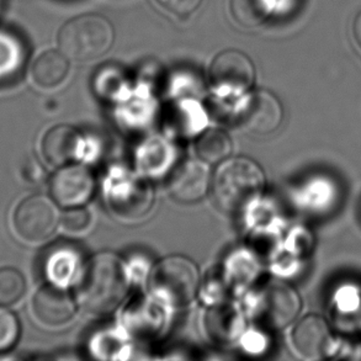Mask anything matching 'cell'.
<instances>
[{"instance_id": "cell-7", "label": "cell", "mask_w": 361, "mask_h": 361, "mask_svg": "<svg viewBox=\"0 0 361 361\" xmlns=\"http://www.w3.org/2000/svg\"><path fill=\"white\" fill-rule=\"evenodd\" d=\"M61 225L56 201L49 196L35 194L20 202L14 214L15 230L30 243L49 240Z\"/></svg>"}, {"instance_id": "cell-21", "label": "cell", "mask_w": 361, "mask_h": 361, "mask_svg": "<svg viewBox=\"0 0 361 361\" xmlns=\"http://www.w3.org/2000/svg\"><path fill=\"white\" fill-rule=\"evenodd\" d=\"M231 9L237 23L244 26H255L267 19L269 5L267 0H232Z\"/></svg>"}, {"instance_id": "cell-24", "label": "cell", "mask_w": 361, "mask_h": 361, "mask_svg": "<svg viewBox=\"0 0 361 361\" xmlns=\"http://www.w3.org/2000/svg\"><path fill=\"white\" fill-rule=\"evenodd\" d=\"M92 225V215L84 206L69 207L61 215V226L69 233H83Z\"/></svg>"}, {"instance_id": "cell-23", "label": "cell", "mask_w": 361, "mask_h": 361, "mask_svg": "<svg viewBox=\"0 0 361 361\" xmlns=\"http://www.w3.org/2000/svg\"><path fill=\"white\" fill-rule=\"evenodd\" d=\"M20 336V323L14 313L0 306V353L14 347Z\"/></svg>"}, {"instance_id": "cell-6", "label": "cell", "mask_w": 361, "mask_h": 361, "mask_svg": "<svg viewBox=\"0 0 361 361\" xmlns=\"http://www.w3.org/2000/svg\"><path fill=\"white\" fill-rule=\"evenodd\" d=\"M211 87L222 97L245 95L255 82L252 59L238 49H226L212 59L209 72Z\"/></svg>"}, {"instance_id": "cell-8", "label": "cell", "mask_w": 361, "mask_h": 361, "mask_svg": "<svg viewBox=\"0 0 361 361\" xmlns=\"http://www.w3.org/2000/svg\"><path fill=\"white\" fill-rule=\"evenodd\" d=\"M283 120V108L271 92L258 89L245 94L235 110V122L240 130L254 136H268L279 130Z\"/></svg>"}, {"instance_id": "cell-1", "label": "cell", "mask_w": 361, "mask_h": 361, "mask_svg": "<svg viewBox=\"0 0 361 361\" xmlns=\"http://www.w3.org/2000/svg\"><path fill=\"white\" fill-rule=\"evenodd\" d=\"M130 290L126 265L111 252L95 254L79 276L77 298L87 312L95 316L113 313Z\"/></svg>"}, {"instance_id": "cell-17", "label": "cell", "mask_w": 361, "mask_h": 361, "mask_svg": "<svg viewBox=\"0 0 361 361\" xmlns=\"http://www.w3.org/2000/svg\"><path fill=\"white\" fill-rule=\"evenodd\" d=\"M205 121L204 113L197 104H176L166 116V128L173 136H195L202 131Z\"/></svg>"}, {"instance_id": "cell-27", "label": "cell", "mask_w": 361, "mask_h": 361, "mask_svg": "<svg viewBox=\"0 0 361 361\" xmlns=\"http://www.w3.org/2000/svg\"><path fill=\"white\" fill-rule=\"evenodd\" d=\"M353 34H354V39L357 41L359 49H361V11L357 15L355 20H354V24H353Z\"/></svg>"}, {"instance_id": "cell-15", "label": "cell", "mask_w": 361, "mask_h": 361, "mask_svg": "<svg viewBox=\"0 0 361 361\" xmlns=\"http://www.w3.org/2000/svg\"><path fill=\"white\" fill-rule=\"evenodd\" d=\"M83 147L80 132L71 125L51 127L41 142V151L44 159L54 166H67L77 161Z\"/></svg>"}, {"instance_id": "cell-12", "label": "cell", "mask_w": 361, "mask_h": 361, "mask_svg": "<svg viewBox=\"0 0 361 361\" xmlns=\"http://www.w3.org/2000/svg\"><path fill=\"white\" fill-rule=\"evenodd\" d=\"M291 342L303 359H322L332 347V331L322 316L307 314L296 323L291 333Z\"/></svg>"}, {"instance_id": "cell-13", "label": "cell", "mask_w": 361, "mask_h": 361, "mask_svg": "<svg viewBox=\"0 0 361 361\" xmlns=\"http://www.w3.org/2000/svg\"><path fill=\"white\" fill-rule=\"evenodd\" d=\"M109 205L114 212L126 220H138L147 215L153 205V190L146 181L123 179L120 185L111 186L108 194Z\"/></svg>"}, {"instance_id": "cell-2", "label": "cell", "mask_w": 361, "mask_h": 361, "mask_svg": "<svg viewBox=\"0 0 361 361\" xmlns=\"http://www.w3.org/2000/svg\"><path fill=\"white\" fill-rule=\"evenodd\" d=\"M265 185V173L257 161L247 157H230L212 176L211 197L219 210L240 215L260 200Z\"/></svg>"}, {"instance_id": "cell-9", "label": "cell", "mask_w": 361, "mask_h": 361, "mask_svg": "<svg viewBox=\"0 0 361 361\" xmlns=\"http://www.w3.org/2000/svg\"><path fill=\"white\" fill-rule=\"evenodd\" d=\"M97 190V179L88 166L75 163L59 166L49 181V191L56 204L69 207L84 206Z\"/></svg>"}, {"instance_id": "cell-18", "label": "cell", "mask_w": 361, "mask_h": 361, "mask_svg": "<svg viewBox=\"0 0 361 361\" xmlns=\"http://www.w3.org/2000/svg\"><path fill=\"white\" fill-rule=\"evenodd\" d=\"M207 331L211 337L220 343H231L238 337L243 321L240 313L230 305H222L207 311Z\"/></svg>"}, {"instance_id": "cell-5", "label": "cell", "mask_w": 361, "mask_h": 361, "mask_svg": "<svg viewBox=\"0 0 361 361\" xmlns=\"http://www.w3.org/2000/svg\"><path fill=\"white\" fill-rule=\"evenodd\" d=\"M302 308L298 291L288 283L273 280L258 295L254 318L270 331H280L296 319Z\"/></svg>"}, {"instance_id": "cell-19", "label": "cell", "mask_w": 361, "mask_h": 361, "mask_svg": "<svg viewBox=\"0 0 361 361\" xmlns=\"http://www.w3.org/2000/svg\"><path fill=\"white\" fill-rule=\"evenodd\" d=\"M199 159L207 164H220L230 158L233 152V142L230 135L220 128L201 132L195 145Z\"/></svg>"}, {"instance_id": "cell-14", "label": "cell", "mask_w": 361, "mask_h": 361, "mask_svg": "<svg viewBox=\"0 0 361 361\" xmlns=\"http://www.w3.org/2000/svg\"><path fill=\"white\" fill-rule=\"evenodd\" d=\"M79 249L69 243L54 244L42 258V274L49 283L67 288L80 276L84 265Z\"/></svg>"}, {"instance_id": "cell-4", "label": "cell", "mask_w": 361, "mask_h": 361, "mask_svg": "<svg viewBox=\"0 0 361 361\" xmlns=\"http://www.w3.org/2000/svg\"><path fill=\"white\" fill-rule=\"evenodd\" d=\"M200 269L184 255H169L152 269L149 288L163 302L185 306L195 300L200 288Z\"/></svg>"}, {"instance_id": "cell-26", "label": "cell", "mask_w": 361, "mask_h": 361, "mask_svg": "<svg viewBox=\"0 0 361 361\" xmlns=\"http://www.w3.org/2000/svg\"><path fill=\"white\" fill-rule=\"evenodd\" d=\"M44 174V168L39 166V161L36 159H30L27 163H25L24 174L23 176L26 178V180L31 181V183L42 180Z\"/></svg>"}, {"instance_id": "cell-11", "label": "cell", "mask_w": 361, "mask_h": 361, "mask_svg": "<svg viewBox=\"0 0 361 361\" xmlns=\"http://www.w3.org/2000/svg\"><path fill=\"white\" fill-rule=\"evenodd\" d=\"M77 302L67 288L49 283L35 293L32 310L39 322L49 327H59L73 319L78 308Z\"/></svg>"}, {"instance_id": "cell-22", "label": "cell", "mask_w": 361, "mask_h": 361, "mask_svg": "<svg viewBox=\"0 0 361 361\" xmlns=\"http://www.w3.org/2000/svg\"><path fill=\"white\" fill-rule=\"evenodd\" d=\"M26 290L23 274L14 268L0 269V306H9L18 302Z\"/></svg>"}, {"instance_id": "cell-20", "label": "cell", "mask_w": 361, "mask_h": 361, "mask_svg": "<svg viewBox=\"0 0 361 361\" xmlns=\"http://www.w3.org/2000/svg\"><path fill=\"white\" fill-rule=\"evenodd\" d=\"M142 303H138L136 307L130 311H127L126 324L128 328H131L135 334H141V336H149L151 333H156L157 329L151 322H148V318L161 321V308L158 310L153 301L149 300H141Z\"/></svg>"}, {"instance_id": "cell-16", "label": "cell", "mask_w": 361, "mask_h": 361, "mask_svg": "<svg viewBox=\"0 0 361 361\" xmlns=\"http://www.w3.org/2000/svg\"><path fill=\"white\" fill-rule=\"evenodd\" d=\"M69 72V59L61 51H46L39 54L32 66V79L39 87L56 88L64 82Z\"/></svg>"}, {"instance_id": "cell-3", "label": "cell", "mask_w": 361, "mask_h": 361, "mask_svg": "<svg viewBox=\"0 0 361 361\" xmlns=\"http://www.w3.org/2000/svg\"><path fill=\"white\" fill-rule=\"evenodd\" d=\"M114 41L113 24L102 15H79L59 30V51L69 61L85 62L99 59L113 47Z\"/></svg>"}, {"instance_id": "cell-10", "label": "cell", "mask_w": 361, "mask_h": 361, "mask_svg": "<svg viewBox=\"0 0 361 361\" xmlns=\"http://www.w3.org/2000/svg\"><path fill=\"white\" fill-rule=\"evenodd\" d=\"M211 180L212 176L207 163L201 159H186L171 171L168 190L176 202L190 205L207 195Z\"/></svg>"}, {"instance_id": "cell-25", "label": "cell", "mask_w": 361, "mask_h": 361, "mask_svg": "<svg viewBox=\"0 0 361 361\" xmlns=\"http://www.w3.org/2000/svg\"><path fill=\"white\" fill-rule=\"evenodd\" d=\"M163 9L176 15V16H189L200 8L202 0H156Z\"/></svg>"}]
</instances>
